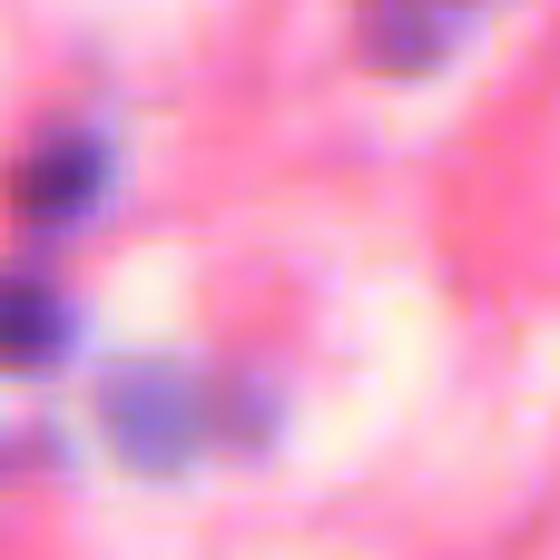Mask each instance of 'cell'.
Returning <instances> with one entry per match:
<instances>
[{
	"instance_id": "cell-1",
	"label": "cell",
	"mask_w": 560,
	"mask_h": 560,
	"mask_svg": "<svg viewBox=\"0 0 560 560\" xmlns=\"http://www.w3.org/2000/svg\"><path fill=\"white\" fill-rule=\"evenodd\" d=\"M98 423H108V443L138 463V472H167V463H187V443H197V394H187V374H167V364H118L108 374V394H98Z\"/></svg>"
},
{
	"instance_id": "cell-2",
	"label": "cell",
	"mask_w": 560,
	"mask_h": 560,
	"mask_svg": "<svg viewBox=\"0 0 560 560\" xmlns=\"http://www.w3.org/2000/svg\"><path fill=\"white\" fill-rule=\"evenodd\" d=\"M98 187H108V138L59 128V138H39V148L20 158L10 207H20L30 226H69V217H89V207H98Z\"/></svg>"
},
{
	"instance_id": "cell-3",
	"label": "cell",
	"mask_w": 560,
	"mask_h": 560,
	"mask_svg": "<svg viewBox=\"0 0 560 560\" xmlns=\"http://www.w3.org/2000/svg\"><path fill=\"white\" fill-rule=\"evenodd\" d=\"M59 354H69V295H59L49 276L10 266V276H0V374H39V364H59Z\"/></svg>"
}]
</instances>
